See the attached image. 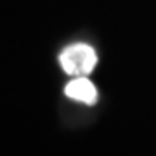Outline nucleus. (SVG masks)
<instances>
[{"instance_id":"obj_1","label":"nucleus","mask_w":156,"mask_h":156,"mask_svg":"<svg viewBox=\"0 0 156 156\" xmlns=\"http://www.w3.org/2000/svg\"><path fill=\"white\" fill-rule=\"evenodd\" d=\"M59 64L71 76H87L97 64V54L87 44H71L59 54Z\"/></svg>"},{"instance_id":"obj_2","label":"nucleus","mask_w":156,"mask_h":156,"mask_svg":"<svg viewBox=\"0 0 156 156\" xmlns=\"http://www.w3.org/2000/svg\"><path fill=\"white\" fill-rule=\"evenodd\" d=\"M64 94L73 101L83 102V104H95L97 102V89L87 76H75L68 82Z\"/></svg>"}]
</instances>
